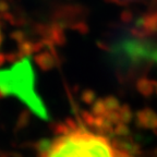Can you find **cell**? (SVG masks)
<instances>
[{
  "label": "cell",
  "instance_id": "1",
  "mask_svg": "<svg viewBox=\"0 0 157 157\" xmlns=\"http://www.w3.org/2000/svg\"><path fill=\"white\" fill-rule=\"evenodd\" d=\"M39 157H121V154L105 135L78 125L57 133Z\"/></svg>",
  "mask_w": 157,
  "mask_h": 157
}]
</instances>
